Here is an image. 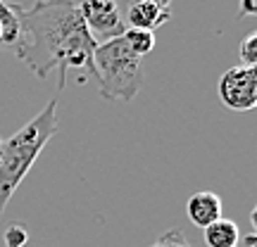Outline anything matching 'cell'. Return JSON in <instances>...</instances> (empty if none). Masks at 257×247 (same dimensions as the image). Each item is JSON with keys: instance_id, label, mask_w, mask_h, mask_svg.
I'll return each instance as SVG.
<instances>
[{"instance_id": "cell-1", "label": "cell", "mask_w": 257, "mask_h": 247, "mask_svg": "<svg viewBox=\"0 0 257 247\" xmlns=\"http://www.w3.org/2000/svg\"><path fill=\"white\" fill-rule=\"evenodd\" d=\"M22 22V48L17 57L38 79L60 72L57 91L67 83V72L93 76L95 43L88 36L79 3H12Z\"/></svg>"}, {"instance_id": "cell-2", "label": "cell", "mask_w": 257, "mask_h": 247, "mask_svg": "<svg viewBox=\"0 0 257 247\" xmlns=\"http://www.w3.org/2000/svg\"><path fill=\"white\" fill-rule=\"evenodd\" d=\"M55 131L57 98H53L29 124H24L10 138H3V150H0V219L8 209L12 195L17 192L22 181L31 171V166L36 164L38 155L48 145V140L55 136Z\"/></svg>"}, {"instance_id": "cell-3", "label": "cell", "mask_w": 257, "mask_h": 247, "mask_svg": "<svg viewBox=\"0 0 257 247\" xmlns=\"http://www.w3.org/2000/svg\"><path fill=\"white\" fill-rule=\"evenodd\" d=\"M93 79L98 81V95L107 102H131L143 88L146 67L126 48L124 38H114L105 46H95Z\"/></svg>"}, {"instance_id": "cell-4", "label": "cell", "mask_w": 257, "mask_h": 247, "mask_svg": "<svg viewBox=\"0 0 257 247\" xmlns=\"http://www.w3.org/2000/svg\"><path fill=\"white\" fill-rule=\"evenodd\" d=\"M217 95L231 112H250L257 107V69L231 67L217 81Z\"/></svg>"}, {"instance_id": "cell-5", "label": "cell", "mask_w": 257, "mask_h": 247, "mask_svg": "<svg viewBox=\"0 0 257 247\" xmlns=\"http://www.w3.org/2000/svg\"><path fill=\"white\" fill-rule=\"evenodd\" d=\"M79 12L83 17V24L88 29V36L95 46H105L114 38H121L126 31L121 10L112 0H86L79 3Z\"/></svg>"}, {"instance_id": "cell-6", "label": "cell", "mask_w": 257, "mask_h": 247, "mask_svg": "<svg viewBox=\"0 0 257 247\" xmlns=\"http://www.w3.org/2000/svg\"><path fill=\"white\" fill-rule=\"evenodd\" d=\"M172 17V5L162 0H138L131 3L126 10L124 24L126 29H138V31H153L167 24Z\"/></svg>"}, {"instance_id": "cell-7", "label": "cell", "mask_w": 257, "mask_h": 247, "mask_svg": "<svg viewBox=\"0 0 257 247\" xmlns=\"http://www.w3.org/2000/svg\"><path fill=\"white\" fill-rule=\"evenodd\" d=\"M186 214H188L193 226L205 230L214 221L221 219V197L212 190L193 192L191 197H188V202H186Z\"/></svg>"}, {"instance_id": "cell-8", "label": "cell", "mask_w": 257, "mask_h": 247, "mask_svg": "<svg viewBox=\"0 0 257 247\" xmlns=\"http://www.w3.org/2000/svg\"><path fill=\"white\" fill-rule=\"evenodd\" d=\"M202 238L207 247H240L238 223L231 219H219L202 230Z\"/></svg>"}, {"instance_id": "cell-9", "label": "cell", "mask_w": 257, "mask_h": 247, "mask_svg": "<svg viewBox=\"0 0 257 247\" xmlns=\"http://www.w3.org/2000/svg\"><path fill=\"white\" fill-rule=\"evenodd\" d=\"M121 38H124V43H126L128 50H131L136 57H141V60H143L148 53H153V48H155V34H153V31L126 29Z\"/></svg>"}, {"instance_id": "cell-10", "label": "cell", "mask_w": 257, "mask_h": 247, "mask_svg": "<svg viewBox=\"0 0 257 247\" xmlns=\"http://www.w3.org/2000/svg\"><path fill=\"white\" fill-rule=\"evenodd\" d=\"M238 57H240V67H255L257 64V34L255 31H250L248 36L240 41Z\"/></svg>"}, {"instance_id": "cell-11", "label": "cell", "mask_w": 257, "mask_h": 247, "mask_svg": "<svg viewBox=\"0 0 257 247\" xmlns=\"http://www.w3.org/2000/svg\"><path fill=\"white\" fill-rule=\"evenodd\" d=\"M148 247H193V245L188 242V238H186L179 228H169V230H165L153 245H148Z\"/></svg>"}, {"instance_id": "cell-12", "label": "cell", "mask_w": 257, "mask_h": 247, "mask_svg": "<svg viewBox=\"0 0 257 247\" xmlns=\"http://www.w3.org/2000/svg\"><path fill=\"white\" fill-rule=\"evenodd\" d=\"M27 240H29V233L24 230L22 223H15V226H10V228L5 230V242H8V247H24Z\"/></svg>"}, {"instance_id": "cell-13", "label": "cell", "mask_w": 257, "mask_h": 247, "mask_svg": "<svg viewBox=\"0 0 257 247\" xmlns=\"http://www.w3.org/2000/svg\"><path fill=\"white\" fill-rule=\"evenodd\" d=\"M243 15H257V5L252 3V0H245V3H243V8H240V12H238V17H243Z\"/></svg>"}, {"instance_id": "cell-14", "label": "cell", "mask_w": 257, "mask_h": 247, "mask_svg": "<svg viewBox=\"0 0 257 247\" xmlns=\"http://www.w3.org/2000/svg\"><path fill=\"white\" fill-rule=\"evenodd\" d=\"M0 150H3V138H0Z\"/></svg>"}]
</instances>
